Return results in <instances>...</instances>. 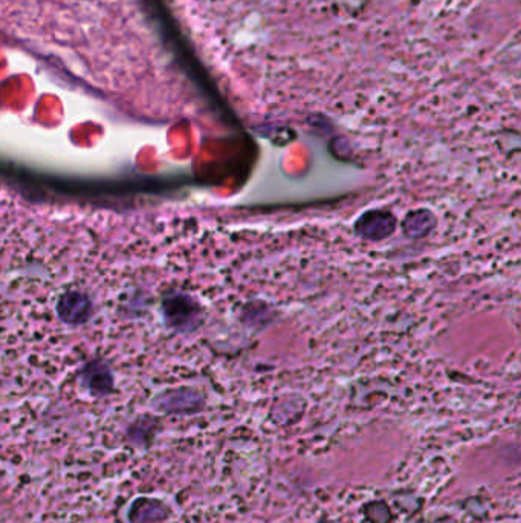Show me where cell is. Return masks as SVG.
Returning a JSON list of instances; mask_svg holds the SVG:
<instances>
[{
  "label": "cell",
  "instance_id": "obj_1",
  "mask_svg": "<svg viewBox=\"0 0 521 523\" xmlns=\"http://www.w3.org/2000/svg\"><path fill=\"white\" fill-rule=\"evenodd\" d=\"M128 518L132 523H161L168 518V509L156 499L139 498L128 509Z\"/></svg>",
  "mask_w": 521,
  "mask_h": 523
}]
</instances>
